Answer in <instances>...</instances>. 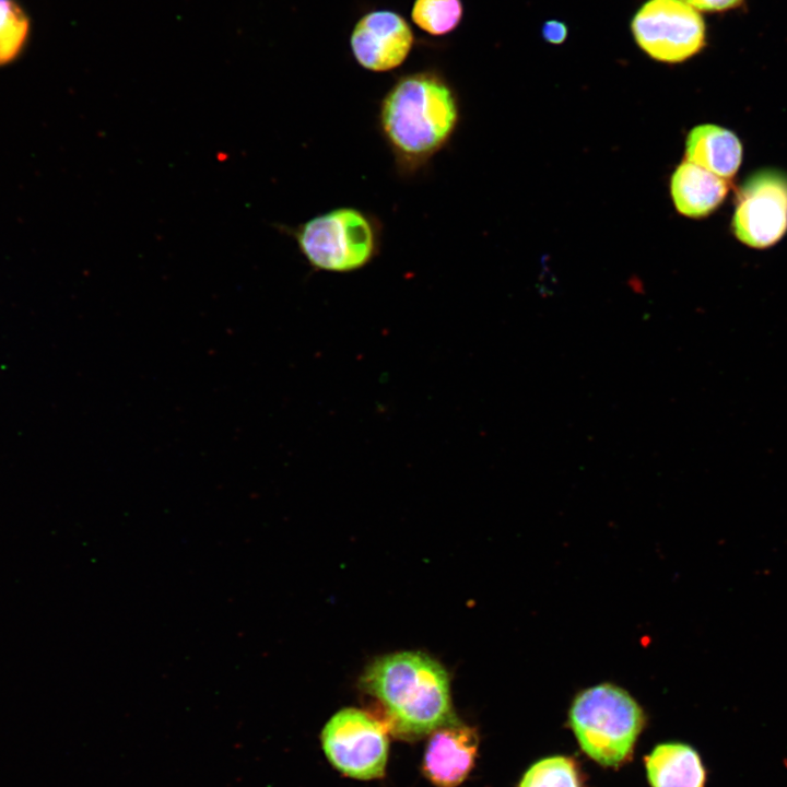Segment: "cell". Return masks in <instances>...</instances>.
Masks as SVG:
<instances>
[{"instance_id":"obj_1","label":"cell","mask_w":787,"mask_h":787,"mask_svg":"<svg viewBox=\"0 0 787 787\" xmlns=\"http://www.w3.org/2000/svg\"><path fill=\"white\" fill-rule=\"evenodd\" d=\"M461 120L459 97L436 71L400 77L381 98L377 128L396 171L412 177L454 138Z\"/></svg>"},{"instance_id":"obj_17","label":"cell","mask_w":787,"mask_h":787,"mask_svg":"<svg viewBox=\"0 0 787 787\" xmlns=\"http://www.w3.org/2000/svg\"><path fill=\"white\" fill-rule=\"evenodd\" d=\"M542 35L551 44H561L567 36V27L560 21H548L542 27Z\"/></svg>"},{"instance_id":"obj_8","label":"cell","mask_w":787,"mask_h":787,"mask_svg":"<svg viewBox=\"0 0 787 787\" xmlns=\"http://www.w3.org/2000/svg\"><path fill=\"white\" fill-rule=\"evenodd\" d=\"M413 44L407 21L388 10L364 15L353 28L351 48L356 61L366 70L386 72L399 67Z\"/></svg>"},{"instance_id":"obj_14","label":"cell","mask_w":787,"mask_h":787,"mask_svg":"<svg viewBox=\"0 0 787 787\" xmlns=\"http://www.w3.org/2000/svg\"><path fill=\"white\" fill-rule=\"evenodd\" d=\"M413 22L432 35H445L459 24L462 16L460 0H415Z\"/></svg>"},{"instance_id":"obj_4","label":"cell","mask_w":787,"mask_h":787,"mask_svg":"<svg viewBox=\"0 0 787 787\" xmlns=\"http://www.w3.org/2000/svg\"><path fill=\"white\" fill-rule=\"evenodd\" d=\"M568 717L583 751L606 766H619L629 759L645 724L637 702L611 683L579 692Z\"/></svg>"},{"instance_id":"obj_12","label":"cell","mask_w":787,"mask_h":787,"mask_svg":"<svg viewBox=\"0 0 787 787\" xmlns=\"http://www.w3.org/2000/svg\"><path fill=\"white\" fill-rule=\"evenodd\" d=\"M645 761L651 787H704L703 763L697 752L686 744H659Z\"/></svg>"},{"instance_id":"obj_15","label":"cell","mask_w":787,"mask_h":787,"mask_svg":"<svg viewBox=\"0 0 787 787\" xmlns=\"http://www.w3.org/2000/svg\"><path fill=\"white\" fill-rule=\"evenodd\" d=\"M519 787H582L574 762L552 756L535 763L524 775Z\"/></svg>"},{"instance_id":"obj_7","label":"cell","mask_w":787,"mask_h":787,"mask_svg":"<svg viewBox=\"0 0 787 787\" xmlns=\"http://www.w3.org/2000/svg\"><path fill=\"white\" fill-rule=\"evenodd\" d=\"M732 227L750 247L777 243L787 232V176L765 171L750 177L739 190Z\"/></svg>"},{"instance_id":"obj_10","label":"cell","mask_w":787,"mask_h":787,"mask_svg":"<svg viewBox=\"0 0 787 787\" xmlns=\"http://www.w3.org/2000/svg\"><path fill=\"white\" fill-rule=\"evenodd\" d=\"M729 190L726 180L683 160L670 178V193L677 211L688 218H705L724 201Z\"/></svg>"},{"instance_id":"obj_13","label":"cell","mask_w":787,"mask_h":787,"mask_svg":"<svg viewBox=\"0 0 787 787\" xmlns=\"http://www.w3.org/2000/svg\"><path fill=\"white\" fill-rule=\"evenodd\" d=\"M31 20L16 0H0V67L15 61L26 49Z\"/></svg>"},{"instance_id":"obj_11","label":"cell","mask_w":787,"mask_h":787,"mask_svg":"<svg viewBox=\"0 0 787 787\" xmlns=\"http://www.w3.org/2000/svg\"><path fill=\"white\" fill-rule=\"evenodd\" d=\"M685 160L729 180L741 164L742 145L728 129L712 124L700 125L686 137Z\"/></svg>"},{"instance_id":"obj_2","label":"cell","mask_w":787,"mask_h":787,"mask_svg":"<svg viewBox=\"0 0 787 787\" xmlns=\"http://www.w3.org/2000/svg\"><path fill=\"white\" fill-rule=\"evenodd\" d=\"M385 714L389 732L416 740L457 721L449 679L435 659L420 651H400L376 659L361 678Z\"/></svg>"},{"instance_id":"obj_16","label":"cell","mask_w":787,"mask_h":787,"mask_svg":"<svg viewBox=\"0 0 787 787\" xmlns=\"http://www.w3.org/2000/svg\"><path fill=\"white\" fill-rule=\"evenodd\" d=\"M697 11L723 12L740 7L743 0H682Z\"/></svg>"},{"instance_id":"obj_6","label":"cell","mask_w":787,"mask_h":787,"mask_svg":"<svg viewBox=\"0 0 787 787\" xmlns=\"http://www.w3.org/2000/svg\"><path fill=\"white\" fill-rule=\"evenodd\" d=\"M631 30L641 49L668 63L685 61L706 42L703 17L682 0H647L635 13Z\"/></svg>"},{"instance_id":"obj_3","label":"cell","mask_w":787,"mask_h":787,"mask_svg":"<svg viewBox=\"0 0 787 787\" xmlns=\"http://www.w3.org/2000/svg\"><path fill=\"white\" fill-rule=\"evenodd\" d=\"M274 226L294 239L299 254L316 271L361 270L374 261L383 245L379 219L351 205L330 209L295 226Z\"/></svg>"},{"instance_id":"obj_9","label":"cell","mask_w":787,"mask_h":787,"mask_svg":"<svg viewBox=\"0 0 787 787\" xmlns=\"http://www.w3.org/2000/svg\"><path fill=\"white\" fill-rule=\"evenodd\" d=\"M479 745L474 728L458 720L431 733L422 771L436 787H457L473 768Z\"/></svg>"},{"instance_id":"obj_5","label":"cell","mask_w":787,"mask_h":787,"mask_svg":"<svg viewBox=\"0 0 787 787\" xmlns=\"http://www.w3.org/2000/svg\"><path fill=\"white\" fill-rule=\"evenodd\" d=\"M388 728L367 712L344 708L325 725L321 743L330 763L346 776H384L388 759Z\"/></svg>"}]
</instances>
